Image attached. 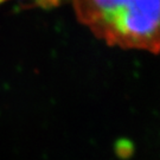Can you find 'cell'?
I'll return each mask as SVG.
<instances>
[{
    "instance_id": "obj_2",
    "label": "cell",
    "mask_w": 160,
    "mask_h": 160,
    "mask_svg": "<svg viewBox=\"0 0 160 160\" xmlns=\"http://www.w3.org/2000/svg\"><path fill=\"white\" fill-rule=\"evenodd\" d=\"M2 1H4V0H0V2H2Z\"/></svg>"
},
{
    "instance_id": "obj_1",
    "label": "cell",
    "mask_w": 160,
    "mask_h": 160,
    "mask_svg": "<svg viewBox=\"0 0 160 160\" xmlns=\"http://www.w3.org/2000/svg\"><path fill=\"white\" fill-rule=\"evenodd\" d=\"M81 24L110 46L160 52V0H72Z\"/></svg>"
}]
</instances>
